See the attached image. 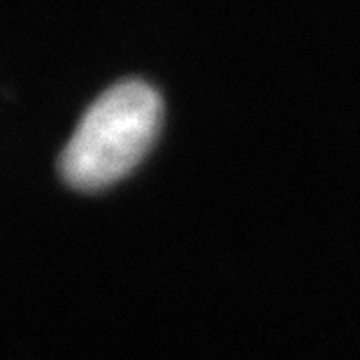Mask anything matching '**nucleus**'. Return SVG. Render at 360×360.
Returning <instances> with one entry per match:
<instances>
[{"mask_svg": "<svg viewBox=\"0 0 360 360\" xmlns=\"http://www.w3.org/2000/svg\"><path fill=\"white\" fill-rule=\"evenodd\" d=\"M163 105L154 86L124 79L105 89L65 142L58 170L70 186L101 191L133 170L154 144Z\"/></svg>", "mask_w": 360, "mask_h": 360, "instance_id": "obj_1", "label": "nucleus"}]
</instances>
